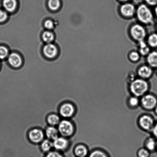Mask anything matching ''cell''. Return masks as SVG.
Masks as SVG:
<instances>
[{
    "label": "cell",
    "instance_id": "52a82bcc",
    "mask_svg": "<svg viewBox=\"0 0 157 157\" xmlns=\"http://www.w3.org/2000/svg\"><path fill=\"white\" fill-rule=\"evenodd\" d=\"M44 137L43 132L39 129L35 128L30 130L29 133V138L31 142L38 143L42 142Z\"/></svg>",
    "mask_w": 157,
    "mask_h": 157
},
{
    "label": "cell",
    "instance_id": "f546056e",
    "mask_svg": "<svg viewBox=\"0 0 157 157\" xmlns=\"http://www.w3.org/2000/svg\"><path fill=\"white\" fill-rule=\"evenodd\" d=\"M44 27L48 29H52L54 27V24L53 21L50 20H47L44 23Z\"/></svg>",
    "mask_w": 157,
    "mask_h": 157
},
{
    "label": "cell",
    "instance_id": "cb8c5ba5",
    "mask_svg": "<svg viewBox=\"0 0 157 157\" xmlns=\"http://www.w3.org/2000/svg\"><path fill=\"white\" fill-rule=\"evenodd\" d=\"M156 143L154 139L152 138H149L146 143V147L147 149L150 151L155 150L156 147Z\"/></svg>",
    "mask_w": 157,
    "mask_h": 157
},
{
    "label": "cell",
    "instance_id": "f1b7e54d",
    "mask_svg": "<svg viewBox=\"0 0 157 157\" xmlns=\"http://www.w3.org/2000/svg\"><path fill=\"white\" fill-rule=\"evenodd\" d=\"M150 153L147 149H141L138 152V156L139 157H148Z\"/></svg>",
    "mask_w": 157,
    "mask_h": 157
},
{
    "label": "cell",
    "instance_id": "5b68a950",
    "mask_svg": "<svg viewBox=\"0 0 157 157\" xmlns=\"http://www.w3.org/2000/svg\"><path fill=\"white\" fill-rule=\"evenodd\" d=\"M157 100L153 95H144L141 100L142 107L147 110H151L156 105Z\"/></svg>",
    "mask_w": 157,
    "mask_h": 157
},
{
    "label": "cell",
    "instance_id": "9a60e30c",
    "mask_svg": "<svg viewBox=\"0 0 157 157\" xmlns=\"http://www.w3.org/2000/svg\"><path fill=\"white\" fill-rule=\"evenodd\" d=\"M3 5L4 8L7 11L12 12L16 9V0H3Z\"/></svg>",
    "mask_w": 157,
    "mask_h": 157
},
{
    "label": "cell",
    "instance_id": "4fadbf2b",
    "mask_svg": "<svg viewBox=\"0 0 157 157\" xmlns=\"http://www.w3.org/2000/svg\"><path fill=\"white\" fill-rule=\"evenodd\" d=\"M138 75L142 78H147L150 77L152 75V70L150 67L147 65L141 66L138 69Z\"/></svg>",
    "mask_w": 157,
    "mask_h": 157
},
{
    "label": "cell",
    "instance_id": "44dd1931",
    "mask_svg": "<svg viewBox=\"0 0 157 157\" xmlns=\"http://www.w3.org/2000/svg\"><path fill=\"white\" fill-rule=\"evenodd\" d=\"M43 40L45 42L50 43L54 39V35L52 32L47 31L44 32L42 35Z\"/></svg>",
    "mask_w": 157,
    "mask_h": 157
},
{
    "label": "cell",
    "instance_id": "30bf717a",
    "mask_svg": "<svg viewBox=\"0 0 157 157\" xmlns=\"http://www.w3.org/2000/svg\"><path fill=\"white\" fill-rule=\"evenodd\" d=\"M43 52H44V54L46 57L51 58L56 56L58 50L54 45L48 43L44 46Z\"/></svg>",
    "mask_w": 157,
    "mask_h": 157
},
{
    "label": "cell",
    "instance_id": "7402d4cb",
    "mask_svg": "<svg viewBox=\"0 0 157 157\" xmlns=\"http://www.w3.org/2000/svg\"><path fill=\"white\" fill-rule=\"evenodd\" d=\"M49 7L53 10H56L59 8L60 6V0H49Z\"/></svg>",
    "mask_w": 157,
    "mask_h": 157
},
{
    "label": "cell",
    "instance_id": "8992f818",
    "mask_svg": "<svg viewBox=\"0 0 157 157\" xmlns=\"http://www.w3.org/2000/svg\"><path fill=\"white\" fill-rule=\"evenodd\" d=\"M75 109L74 106L70 103H66L63 104L59 108V113L64 118H70L74 114Z\"/></svg>",
    "mask_w": 157,
    "mask_h": 157
},
{
    "label": "cell",
    "instance_id": "4316f807",
    "mask_svg": "<svg viewBox=\"0 0 157 157\" xmlns=\"http://www.w3.org/2000/svg\"><path fill=\"white\" fill-rule=\"evenodd\" d=\"M129 58L132 61L136 62L140 59V54L138 52L135 51L131 52L129 55Z\"/></svg>",
    "mask_w": 157,
    "mask_h": 157
},
{
    "label": "cell",
    "instance_id": "277c9868",
    "mask_svg": "<svg viewBox=\"0 0 157 157\" xmlns=\"http://www.w3.org/2000/svg\"><path fill=\"white\" fill-rule=\"evenodd\" d=\"M130 33L132 38L138 41H144L147 34L145 29L143 26L138 24L132 26Z\"/></svg>",
    "mask_w": 157,
    "mask_h": 157
},
{
    "label": "cell",
    "instance_id": "9c48e42d",
    "mask_svg": "<svg viewBox=\"0 0 157 157\" xmlns=\"http://www.w3.org/2000/svg\"><path fill=\"white\" fill-rule=\"evenodd\" d=\"M153 120L150 116L145 115L141 116L139 120V124L141 128L145 130H150L153 127Z\"/></svg>",
    "mask_w": 157,
    "mask_h": 157
},
{
    "label": "cell",
    "instance_id": "ac0fdd59",
    "mask_svg": "<svg viewBox=\"0 0 157 157\" xmlns=\"http://www.w3.org/2000/svg\"><path fill=\"white\" fill-rule=\"evenodd\" d=\"M47 121L51 126L58 125L60 122V118L57 115L52 114L49 115L47 117Z\"/></svg>",
    "mask_w": 157,
    "mask_h": 157
},
{
    "label": "cell",
    "instance_id": "e575fe53",
    "mask_svg": "<svg viewBox=\"0 0 157 157\" xmlns=\"http://www.w3.org/2000/svg\"><path fill=\"white\" fill-rule=\"evenodd\" d=\"M155 13H156V15L157 16V6H156V8H155Z\"/></svg>",
    "mask_w": 157,
    "mask_h": 157
},
{
    "label": "cell",
    "instance_id": "836d02e7",
    "mask_svg": "<svg viewBox=\"0 0 157 157\" xmlns=\"http://www.w3.org/2000/svg\"><path fill=\"white\" fill-rule=\"evenodd\" d=\"M153 131L154 135L157 138V124L155 126L154 128L153 129Z\"/></svg>",
    "mask_w": 157,
    "mask_h": 157
},
{
    "label": "cell",
    "instance_id": "3957f363",
    "mask_svg": "<svg viewBox=\"0 0 157 157\" xmlns=\"http://www.w3.org/2000/svg\"><path fill=\"white\" fill-rule=\"evenodd\" d=\"M58 130L63 136H71L74 132V127L73 124L67 120H63L58 124Z\"/></svg>",
    "mask_w": 157,
    "mask_h": 157
},
{
    "label": "cell",
    "instance_id": "ba28073f",
    "mask_svg": "<svg viewBox=\"0 0 157 157\" xmlns=\"http://www.w3.org/2000/svg\"><path fill=\"white\" fill-rule=\"evenodd\" d=\"M120 11L123 16L127 18H130L134 15L136 9L133 5L128 3L121 6Z\"/></svg>",
    "mask_w": 157,
    "mask_h": 157
},
{
    "label": "cell",
    "instance_id": "7c38bea8",
    "mask_svg": "<svg viewBox=\"0 0 157 157\" xmlns=\"http://www.w3.org/2000/svg\"><path fill=\"white\" fill-rule=\"evenodd\" d=\"M8 61L11 65L15 68L19 67L22 63L21 56L17 53H12L9 55Z\"/></svg>",
    "mask_w": 157,
    "mask_h": 157
},
{
    "label": "cell",
    "instance_id": "d4e9b609",
    "mask_svg": "<svg viewBox=\"0 0 157 157\" xmlns=\"http://www.w3.org/2000/svg\"><path fill=\"white\" fill-rule=\"evenodd\" d=\"M8 49L4 46H0V59H3L6 58L8 55Z\"/></svg>",
    "mask_w": 157,
    "mask_h": 157
},
{
    "label": "cell",
    "instance_id": "2e32d148",
    "mask_svg": "<svg viewBox=\"0 0 157 157\" xmlns=\"http://www.w3.org/2000/svg\"><path fill=\"white\" fill-rule=\"evenodd\" d=\"M147 62L151 67H157V52H153L149 54L147 57Z\"/></svg>",
    "mask_w": 157,
    "mask_h": 157
},
{
    "label": "cell",
    "instance_id": "d6986e66",
    "mask_svg": "<svg viewBox=\"0 0 157 157\" xmlns=\"http://www.w3.org/2000/svg\"><path fill=\"white\" fill-rule=\"evenodd\" d=\"M139 52L142 55H146L149 53L150 49L144 41H139Z\"/></svg>",
    "mask_w": 157,
    "mask_h": 157
},
{
    "label": "cell",
    "instance_id": "1f68e13d",
    "mask_svg": "<svg viewBox=\"0 0 157 157\" xmlns=\"http://www.w3.org/2000/svg\"><path fill=\"white\" fill-rule=\"evenodd\" d=\"M46 157H63L58 152L53 151L48 153Z\"/></svg>",
    "mask_w": 157,
    "mask_h": 157
},
{
    "label": "cell",
    "instance_id": "d6a6232c",
    "mask_svg": "<svg viewBox=\"0 0 157 157\" xmlns=\"http://www.w3.org/2000/svg\"><path fill=\"white\" fill-rule=\"evenodd\" d=\"M146 1L150 6H155L157 4V0H146Z\"/></svg>",
    "mask_w": 157,
    "mask_h": 157
},
{
    "label": "cell",
    "instance_id": "d590c367",
    "mask_svg": "<svg viewBox=\"0 0 157 157\" xmlns=\"http://www.w3.org/2000/svg\"><path fill=\"white\" fill-rule=\"evenodd\" d=\"M119 1H121V2H124L128 1H130V0H119Z\"/></svg>",
    "mask_w": 157,
    "mask_h": 157
},
{
    "label": "cell",
    "instance_id": "8fae6325",
    "mask_svg": "<svg viewBox=\"0 0 157 157\" xmlns=\"http://www.w3.org/2000/svg\"><path fill=\"white\" fill-rule=\"evenodd\" d=\"M53 147L58 150L63 151L65 150L68 147L69 142L66 138L58 137L53 141Z\"/></svg>",
    "mask_w": 157,
    "mask_h": 157
},
{
    "label": "cell",
    "instance_id": "7a4b0ae2",
    "mask_svg": "<svg viewBox=\"0 0 157 157\" xmlns=\"http://www.w3.org/2000/svg\"><path fill=\"white\" fill-rule=\"evenodd\" d=\"M137 17L143 24H148L153 21V16L150 9L145 5L141 4L136 10Z\"/></svg>",
    "mask_w": 157,
    "mask_h": 157
},
{
    "label": "cell",
    "instance_id": "83f0119b",
    "mask_svg": "<svg viewBox=\"0 0 157 157\" xmlns=\"http://www.w3.org/2000/svg\"><path fill=\"white\" fill-rule=\"evenodd\" d=\"M129 104L131 106L133 107H136L139 104V101L137 97L135 96L132 97L129 100Z\"/></svg>",
    "mask_w": 157,
    "mask_h": 157
},
{
    "label": "cell",
    "instance_id": "6da1fadb",
    "mask_svg": "<svg viewBox=\"0 0 157 157\" xmlns=\"http://www.w3.org/2000/svg\"><path fill=\"white\" fill-rule=\"evenodd\" d=\"M130 88L131 92L135 96H142L148 90V84L144 79H135L131 83Z\"/></svg>",
    "mask_w": 157,
    "mask_h": 157
},
{
    "label": "cell",
    "instance_id": "8d00e7d4",
    "mask_svg": "<svg viewBox=\"0 0 157 157\" xmlns=\"http://www.w3.org/2000/svg\"><path fill=\"white\" fill-rule=\"evenodd\" d=\"M155 112H156V113L157 114V106H156V108H155Z\"/></svg>",
    "mask_w": 157,
    "mask_h": 157
},
{
    "label": "cell",
    "instance_id": "ffe728a7",
    "mask_svg": "<svg viewBox=\"0 0 157 157\" xmlns=\"http://www.w3.org/2000/svg\"><path fill=\"white\" fill-rule=\"evenodd\" d=\"M53 147V143L48 139L44 140L41 143V147L44 152H48Z\"/></svg>",
    "mask_w": 157,
    "mask_h": 157
},
{
    "label": "cell",
    "instance_id": "4dcf8cb0",
    "mask_svg": "<svg viewBox=\"0 0 157 157\" xmlns=\"http://www.w3.org/2000/svg\"><path fill=\"white\" fill-rule=\"evenodd\" d=\"M7 18V13L4 10H0V22L5 21Z\"/></svg>",
    "mask_w": 157,
    "mask_h": 157
},
{
    "label": "cell",
    "instance_id": "484cf974",
    "mask_svg": "<svg viewBox=\"0 0 157 157\" xmlns=\"http://www.w3.org/2000/svg\"><path fill=\"white\" fill-rule=\"evenodd\" d=\"M89 157H108L106 154L100 150H95L90 154Z\"/></svg>",
    "mask_w": 157,
    "mask_h": 157
},
{
    "label": "cell",
    "instance_id": "5bb4252c",
    "mask_svg": "<svg viewBox=\"0 0 157 157\" xmlns=\"http://www.w3.org/2000/svg\"><path fill=\"white\" fill-rule=\"evenodd\" d=\"M59 131L58 129L55 128L53 126H50L48 127L46 130V136L50 140H55L58 137Z\"/></svg>",
    "mask_w": 157,
    "mask_h": 157
},
{
    "label": "cell",
    "instance_id": "e0dca14e",
    "mask_svg": "<svg viewBox=\"0 0 157 157\" xmlns=\"http://www.w3.org/2000/svg\"><path fill=\"white\" fill-rule=\"evenodd\" d=\"M75 153L78 157H85L87 155V149L85 146L80 144L75 148Z\"/></svg>",
    "mask_w": 157,
    "mask_h": 157
},
{
    "label": "cell",
    "instance_id": "603a6c76",
    "mask_svg": "<svg viewBox=\"0 0 157 157\" xmlns=\"http://www.w3.org/2000/svg\"><path fill=\"white\" fill-rule=\"evenodd\" d=\"M147 42L151 47H157V34L153 33L150 35L148 37Z\"/></svg>",
    "mask_w": 157,
    "mask_h": 157
}]
</instances>
